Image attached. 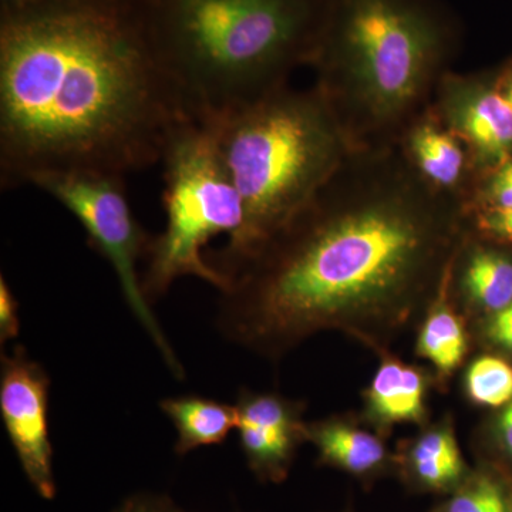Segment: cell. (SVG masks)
Listing matches in <instances>:
<instances>
[{"instance_id":"obj_25","label":"cell","mask_w":512,"mask_h":512,"mask_svg":"<svg viewBox=\"0 0 512 512\" xmlns=\"http://www.w3.org/2000/svg\"><path fill=\"white\" fill-rule=\"evenodd\" d=\"M497 433L505 456L512 461V402L503 407L497 420Z\"/></svg>"},{"instance_id":"obj_19","label":"cell","mask_w":512,"mask_h":512,"mask_svg":"<svg viewBox=\"0 0 512 512\" xmlns=\"http://www.w3.org/2000/svg\"><path fill=\"white\" fill-rule=\"evenodd\" d=\"M511 498L493 474L476 473L458 485L444 512H508Z\"/></svg>"},{"instance_id":"obj_8","label":"cell","mask_w":512,"mask_h":512,"mask_svg":"<svg viewBox=\"0 0 512 512\" xmlns=\"http://www.w3.org/2000/svg\"><path fill=\"white\" fill-rule=\"evenodd\" d=\"M50 377L45 367L15 346L0 359V416L23 473L40 497L55 500L49 430Z\"/></svg>"},{"instance_id":"obj_27","label":"cell","mask_w":512,"mask_h":512,"mask_svg":"<svg viewBox=\"0 0 512 512\" xmlns=\"http://www.w3.org/2000/svg\"><path fill=\"white\" fill-rule=\"evenodd\" d=\"M50 2V0H0V5H22V3Z\"/></svg>"},{"instance_id":"obj_24","label":"cell","mask_w":512,"mask_h":512,"mask_svg":"<svg viewBox=\"0 0 512 512\" xmlns=\"http://www.w3.org/2000/svg\"><path fill=\"white\" fill-rule=\"evenodd\" d=\"M484 332L494 345L512 353V303L503 311L488 315Z\"/></svg>"},{"instance_id":"obj_1","label":"cell","mask_w":512,"mask_h":512,"mask_svg":"<svg viewBox=\"0 0 512 512\" xmlns=\"http://www.w3.org/2000/svg\"><path fill=\"white\" fill-rule=\"evenodd\" d=\"M468 238L464 202L399 144L356 148L305 207L222 271L217 325L278 360L320 332L383 352L426 313Z\"/></svg>"},{"instance_id":"obj_5","label":"cell","mask_w":512,"mask_h":512,"mask_svg":"<svg viewBox=\"0 0 512 512\" xmlns=\"http://www.w3.org/2000/svg\"><path fill=\"white\" fill-rule=\"evenodd\" d=\"M204 126L245 212L238 238L205 254L221 275L305 207L357 148L316 86L288 84Z\"/></svg>"},{"instance_id":"obj_20","label":"cell","mask_w":512,"mask_h":512,"mask_svg":"<svg viewBox=\"0 0 512 512\" xmlns=\"http://www.w3.org/2000/svg\"><path fill=\"white\" fill-rule=\"evenodd\" d=\"M512 205V158L485 174L468 195L466 212L504 208Z\"/></svg>"},{"instance_id":"obj_3","label":"cell","mask_w":512,"mask_h":512,"mask_svg":"<svg viewBox=\"0 0 512 512\" xmlns=\"http://www.w3.org/2000/svg\"><path fill=\"white\" fill-rule=\"evenodd\" d=\"M453 46L429 0H325L309 66L353 144L384 147L429 107Z\"/></svg>"},{"instance_id":"obj_9","label":"cell","mask_w":512,"mask_h":512,"mask_svg":"<svg viewBox=\"0 0 512 512\" xmlns=\"http://www.w3.org/2000/svg\"><path fill=\"white\" fill-rule=\"evenodd\" d=\"M430 109L466 147L477 180L512 158V107L495 87V76L447 70Z\"/></svg>"},{"instance_id":"obj_16","label":"cell","mask_w":512,"mask_h":512,"mask_svg":"<svg viewBox=\"0 0 512 512\" xmlns=\"http://www.w3.org/2000/svg\"><path fill=\"white\" fill-rule=\"evenodd\" d=\"M453 272L454 266L427 309L417 338V355L430 362L441 377L453 375L463 363L468 350L464 320L451 305Z\"/></svg>"},{"instance_id":"obj_21","label":"cell","mask_w":512,"mask_h":512,"mask_svg":"<svg viewBox=\"0 0 512 512\" xmlns=\"http://www.w3.org/2000/svg\"><path fill=\"white\" fill-rule=\"evenodd\" d=\"M467 221L481 237L512 244V205L468 212Z\"/></svg>"},{"instance_id":"obj_2","label":"cell","mask_w":512,"mask_h":512,"mask_svg":"<svg viewBox=\"0 0 512 512\" xmlns=\"http://www.w3.org/2000/svg\"><path fill=\"white\" fill-rule=\"evenodd\" d=\"M197 123L158 59L141 0L0 5V184L123 175Z\"/></svg>"},{"instance_id":"obj_4","label":"cell","mask_w":512,"mask_h":512,"mask_svg":"<svg viewBox=\"0 0 512 512\" xmlns=\"http://www.w3.org/2000/svg\"><path fill=\"white\" fill-rule=\"evenodd\" d=\"M161 64L198 124L288 86L309 66L325 0H141Z\"/></svg>"},{"instance_id":"obj_13","label":"cell","mask_w":512,"mask_h":512,"mask_svg":"<svg viewBox=\"0 0 512 512\" xmlns=\"http://www.w3.org/2000/svg\"><path fill=\"white\" fill-rule=\"evenodd\" d=\"M306 436L318 450L320 464L352 476H373L390 460L386 444L379 436L338 417L308 424Z\"/></svg>"},{"instance_id":"obj_23","label":"cell","mask_w":512,"mask_h":512,"mask_svg":"<svg viewBox=\"0 0 512 512\" xmlns=\"http://www.w3.org/2000/svg\"><path fill=\"white\" fill-rule=\"evenodd\" d=\"M111 512H187L167 495L138 493L121 501Z\"/></svg>"},{"instance_id":"obj_28","label":"cell","mask_w":512,"mask_h":512,"mask_svg":"<svg viewBox=\"0 0 512 512\" xmlns=\"http://www.w3.org/2000/svg\"><path fill=\"white\" fill-rule=\"evenodd\" d=\"M508 512H512V498H511L510 511H508Z\"/></svg>"},{"instance_id":"obj_12","label":"cell","mask_w":512,"mask_h":512,"mask_svg":"<svg viewBox=\"0 0 512 512\" xmlns=\"http://www.w3.org/2000/svg\"><path fill=\"white\" fill-rule=\"evenodd\" d=\"M380 353L382 362L366 392L367 419L380 430L421 423L426 417L427 376L416 366Z\"/></svg>"},{"instance_id":"obj_6","label":"cell","mask_w":512,"mask_h":512,"mask_svg":"<svg viewBox=\"0 0 512 512\" xmlns=\"http://www.w3.org/2000/svg\"><path fill=\"white\" fill-rule=\"evenodd\" d=\"M161 164L167 222L163 234L151 239L141 276L151 306L184 276L224 291L227 281L205 258V247L221 234L234 241L245 222L241 195L207 127L192 123L181 128Z\"/></svg>"},{"instance_id":"obj_18","label":"cell","mask_w":512,"mask_h":512,"mask_svg":"<svg viewBox=\"0 0 512 512\" xmlns=\"http://www.w3.org/2000/svg\"><path fill=\"white\" fill-rule=\"evenodd\" d=\"M466 393L484 407H504L512 402V366L498 356H481L467 369Z\"/></svg>"},{"instance_id":"obj_15","label":"cell","mask_w":512,"mask_h":512,"mask_svg":"<svg viewBox=\"0 0 512 512\" xmlns=\"http://www.w3.org/2000/svg\"><path fill=\"white\" fill-rule=\"evenodd\" d=\"M160 407L177 430L175 453L178 456L224 443L231 431L237 429V406L207 397L195 394L168 397L161 400Z\"/></svg>"},{"instance_id":"obj_22","label":"cell","mask_w":512,"mask_h":512,"mask_svg":"<svg viewBox=\"0 0 512 512\" xmlns=\"http://www.w3.org/2000/svg\"><path fill=\"white\" fill-rule=\"evenodd\" d=\"M20 332L19 302L5 276H0V343L18 338Z\"/></svg>"},{"instance_id":"obj_14","label":"cell","mask_w":512,"mask_h":512,"mask_svg":"<svg viewBox=\"0 0 512 512\" xmlns=\"http://www.w3.org/2000/svg\"><path fill=\"white\" fill-rule=\"evenodd\" d=\"M453 285L478 311H503L512 303V258L467 238L454 265Z\"/></svg>"},{"instance_id":"obj_11","label":"cell","mask_w":512,"mask_h":512,"mask_svg":"<svg viewBox=\"0 0 512 512\" xmlns=\"http://www.w3.org/2000/svg\"><path fill=\"white\" fill-rule=\"evenodd\" d=\"M400 148L420 177L434 190L466 202L476 184L466 147L429 107L406 127Z\"/></svg>"},{"instance_id":"obj_10","label":"cell","mask_w":512,"mask_h":512,"mask_svg":"<svg viewBox=\"0 0 512 512\" xmlns=\"http://www.w3.org/2000/svg\"><path fill=\"white\" fill-rule=\"evenodd\" d=\"M238 437L252 473L266 483H282L303 441L308 424L302 403L276 393L242 389L237 399Z\"/></svg>"},{"instance_id":"obj_26","label":"cell","mask_w":512,"mask_h":512,"mask_svg":"<svg viewBox=\"0 0 512 512\" xmlns=\"http://www.w3.org/2000/svg\"><path fill=\"white\" fill-rule=\"evenodd\" d=\"M494 76L498 93L512 107V59L508 60Z\"/></svg>"},{"instance_id":"obj_7","label":"cell","mask_w":512,"mask_h":512,"mask_svg":"<svg viewBox=\"0 0 512 512\" xmlns=\"http://www.w3.org/2000/svg\"><path fill=\"white\" fill-rule=\"evenodd\" d=\"M52 195L79 220L90 244L116 272L124 299L177 379L184 369L144 295L138 261L146 258L150 235L138 224L127 200L123 175L99 171H49L29 184Z\"/></svg>"},{"instance_id":"obj_17","label":"cell","mask_w":512,"mask_h":512,"mask_svg":"<svg viewBox=\"0 0 512 512\" xmlns=\"http://www.w3.org/2000/svg\"><path fill=\"white\" fill-rule=\"evenodd\" d=\"M410 478L427 491L457 490L467 477L466 461L450 421L430 427L410 444L406 454Z\"/></svg>"}]
</instances>
